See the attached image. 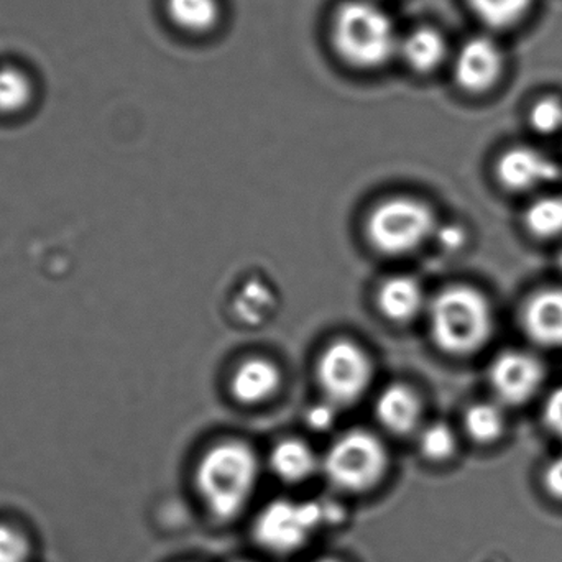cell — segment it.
Segmentation results:
<instances>
[{
    "instance_id": "4",
    "label": "cell",
    "mask_w": 562,
    "mask_h": 562,
    "mask_svg": "<svg viewBox=\"0 0 562 562\" xmlns=\"http://www.w3.org/2000/svg\"><path fill=\"white\" fill-rule=\"evenodd\" d=\"M389 452L375 435L353 429L337 438L324 456L323 469L340 491L366 492L389 471Z\"/></svg>"
},
{
    "instance_id": "11",
    "label": "cell",
    "mask_w": 562,
    "mask_h": 562,
    "mask_svg": "<svg viewBox=\"0 0 562 562\" xmlns=\"http://www.w3.org/2000/svg\"><path fill=\"white\" fill-rule=\"evenodd\" d=\"M521 329L535 346L562 349V288L538 290L525 301Z\"/></svg>"
},
{
    "instance_id": "12",
    "label": "cell",
    "mask_w": 562,
    "mask_h": 562,
    "mask_svg": "<svg viewBox=\"0 0 562 562\" xmlns=\"http://www.w3.org/2000/svg\"><path fill=\"white\" fill-rule=\"evenodd\" d=\"M375 413L383 428L393 435H408L418 428L422 403L409 386L393 383L380 393Z\"/></svg>"
},
{
    "instance_id": "22",
    "label": "cell",
    "mask_w": 562,
    "mask_h": 562,
    "mask_svg": "<svg viewBox=\"0 0 562 562\" xmlns=\"http://www.w3.org/2000/svg\"><path fill=\"white\" fill-rule=\"evenodd\" d=\"M419 449L423 456L432 462H446L454 458L458 451V436L446 423H431L419 432Z\"/></svg>"
},
{
    "instance_id": "28",
    "label": "cell",
    "mask_w": 562,
    "mask_h": 562,
    "mask_svg": "<svg viewBox=\"0 0 562 562\" xmlns=\"http://www.w3.org/2000/svg\"><path fill=\"white\" fill-rule=\"evenodd\" d=\"M334 415H336V413H334L333 403H321V405L313 406V408L307 412V425L316 429V431H324V429L333 425L334 418H336Z\"/></svg>"
},
{
    "instance_id": "3",
    "label": "cell",
    "mask_w": 562,
    "mask_h": 562,
    "mask_svg": "<svg viewBox=\"0 0 562 562\" xmlns=\"http://www.w3.org/2000/svg\"><path fill=\"white\" fill-rule=\"evenodd\" d=\"M330 36L340 58L356 68H379L398 52L400 38L392 19L372 0L340 3Z\"/></svg>"
},
{
    "instance_id": "19",
    "label": "cell",
    "mask_w": 562,
    "mask_h": 562,
    "mask_svg": "<svg viewBox=\"0 0 562 562\" xmlns=\"http://www.w3.org/2000/svg\"><path fill=\"white\" fill-rule=\"evenodd\" d=\"M537 0H468L469 9L492 30L514 29L527 19Z\"/></svg>"
},
{
    "instance_id": "17",
    "label": "cell",
    "mask_w": 562,
    "mask_h": 562,
    "mask_svg": "<svg viewBox=\"0 0 562 562\" xmlns=\"http://www.w3.org/2000/svg\"><path fill=\"white\" fill-rule=\"evenodd\" d=\"M464 431L475 445L491 446L501 441L507 431V416L498 402H479L464 415Z\"/></svg>"
},
{
    "instance_id": "6",
    "label": "cell",
    "mask_w": 562,
    "mask_h": 562,
    "mask_svg": "<svg viewBox=\"0 0 562 562\" xmlns=\"http://www.w3.org/2000/svg\"><path fill=\"white\" fill-rule=\"evenodd\" d=\"M329 507L316 502L276 501L267 505L254 525L256 540L273 553L300 550L329 517Z\"/></svg>"
},
{
    "instance_id": "7",
    "label": "cell",
    "mask_w": 562,
    "mask_h": 562,
    "mask_svg": "<svg viewBox=\"0 0 562 562\" xmlns=\"http://www.w3.org/2000/svg\"><path fill=\"white\" fill-rule=\"evenodd\" d=\"M372 373L366 350L350 340L330 344L317 362V379L333 405H349L359 400L369 389Z\"/></svg>"
},
{
    "instance_id": "25",
    "label": "cell",
    "mask_w": 562,
    "mask_h": 562,
    "mask_svg": "<svg viewBox=\"0 0 562 562\" xmlns=\"http://www.w3.org/2000/svg\"><path fill=\"white\" fill-rule=\"evenodd\" d=\"M540 487L551 504L562 508V451L544 464L540 474Z\"/></svg>"
},
{
    "instance_id": "2",
    "label": "cell",
    "mask_w": 562,
    "mask_h": 562,
    "mask_svg": "<svg viewBox=\"0 0 562 562\" xmlns=\"http://www.w3.org/2000/svg\"><path fill=\"white\" fill-rule=\"evenodd\" d=\"M432 340L449 356H472L487 346L495 329L491 301L477 288L454 284L445 288L429 304Z\"/></svg>"
},
{
    "instance_id": "5",
    "label": "cell",
    "mask_w": 562,
    "mask_h": 562,
    "mask_svg": "<svg viewBox=\"0 0 562 562\" xmlns=\"http://www.w3.org/2000/svg\"><path fill=\"white\" fill-rule=\"evenodd\" d=\"M431 207L413 198H393L376 206L367 221V237L385 256H405L435 236Z\"/></svg>"
},
{
    "instance_id": "14",
    "label": "cell",
    "mask_w": 562,
    "mask_h": 562,
    "mask_svg": "<svg viewBox=\"0 0 562 562\" xmlns=\"http://www.w3.org/2000/svg\"><path fill=\"white\" fill-rule=\"evenodd\" d=\"M376 304L383 316L395 323H405L418 316L425 306L422 284L413 277L396 276L383 281L376 293Z\"/></svg>"
},
{
    "instance_id": "21",
    "label": "cell",
    "mask_w": 562,
    "mask_h": 562,
    "mask_svg": "<svg viewBox=\"0 0 562 562\" xmlns=\"http://www.w3.org/2000/svg\"><path fill=\"white\" fill-rule=\"evenodd\" d=\"M167 12L180 29L206 33L220 22L217 0H167Z\"/></svg>"
},
{
    "instance_id": "26",
    "label": "cell",
    "mask_w": 562,
    "mask_h": 562,
    "mask_svg": "<svg viewBox=\"0 0 562 562\" xmlns=\"http://www.w3.org/2000/svg\"><path fill=\"white\" fill-rule=\"evenodd\" d=\"M544 428L562 442V386H558L547 396L541 409Z\"/></svg>"
},
{
    "instance_id": "15",
    "label": "cell",
    "mask_w": 562,
    "mask_h": 562,
    "mask_svg": "<svg viewBox=\"0 0 562 562\" xmlns=\"http://www.w3.org/2000/svg\"><path fill=\"white\" fill-rule=\"evenodd\" d=\"M398 52L413 71L431 72L448 56V43L438 30L419 26L400 40Z\"/></svg>"
},
{
    "instance_id": "18",
    "label": "cell",
    "mask_w": 562,
    "mask_h": 562,
    "mask_svg": "<svg viewBox=\"0 0 562 562\" xmlns=\"http://www.w3.org/2000/svg\"><path fill=\"white\" fill-rule=\"evenodd\" d=\"M528 234L540 240L562 236V194H544L528 204L524 213Z\"/></svg>"
},
{
    "instance_id": "10",
    "label": "cell",
    "mask_w": 562,
    "mask_h": 562,
    "mask_svg": "<svg viewBox=\"0 0 562 562\" xmlns=\"http://www.w3.org/2000/svg\"><path fill=\"white\" fill-rule=\"evenodd\" d=\"M504 52L491 36H472L462 43L454 58L456 82L471 94L491 91L504 75Z\"/></svg>"
},
{
    "instance_id": "29",
    "label": "cell",
    "mask_w": 562,
    "mask_h": 562,
    "mask_svg": "<svg viewBox=\"0 0 562 562\" xmlns=\"http://www.w3.org/2000/svg\"><path fill=\"white\" fill-rule=\"evenodd\" d=\"M313 562H339L337 560H330V558H321V560H316Z\"/></svg>"
},
{
    "instance_id": "13",
    "label": "cell",
    "mask_w": 562,
    "mask_h": 562,
    "mask_svg": "<svg viewBox=\"0 0 562 562\" xmlns=\"http://www.w3.org/2000/svg\"><path fill=\"white\" fill-rule=\"evenodd\" d=\"M280 383L281 373L276 363L267 359H249L234 373L231 390L240 403L254 405L276 395Z\"/></svg>"
},
{
    "instance_id": "30",
    "label": "cell",
    "mask_w": 562,
    "mask_h": 562,
    "mask_svg": "<svg viewBox=\"0 0 562 562\" xmlns=\"http://www.w3.org/2000/svg\"><path fill=\"white\" fill-rule=\"evenodd\" d=\"M558 263H560V270L562 272V249H561V252H560V257H558Z\"/></svg>"
},
{
    "instance_id": "20",
    "label": "cell",
    "mask_w": 562,
    "mask_h": 562,
    "mask_svg": "<svg viewBox=\"0 0 562 562\" xmlns=\"http://www.w3.org/2000/svg\"><path fill=\"white\" fill-rule=\"evenodd\" d=\"M35 98V85L25 69L0 66V114L15 115L25 111Z\"/></svg>"
},
{
    "instance_id": "23",
    "label": "cell",
    "mask_w": 562,
    "mask_h": 562,
    "mask_svg": "<svg viewBox=\"0 0 562 562\" xmlns=\"http://www.w3.org/2000/svg\"><path fill=\"white\" fill-rule=\"evenodd\" d=\"M530 127L540 135H557L562 132V98L543 95L528 112Z\"/></svg>"
},
{
    "instance_id": "27",
    "label": "cell",
    "mask_w": 562,
    "mask_h": 562,
    "mask_svg": "<svg viewBox=\"0 0 562 562\" xmlns=\"http://www.w3.org/2000/svg\"><path fill=\"white\" fill-rule=\"evenodd\" d=\"M435 236L439 246L449 252H459L468 243V233L458 224H445V226L436 227Z\"/></svg>"
},
{
    "instance_id": "16",
    "label": "cell",
    "mask_w": 562,
    "mask_h": 562,
    "mask_svg": "<svg viewBox=\"0 0 562 562\" xmlns=\"http://www.w3.org/2000/svg\"><path fill=\"white\" fill-rule=\"evenodd\" d=\"M270 468L281 481L300 484L316 472L317 459L301 439H283L270 454Z\"/></svg>"
},
{
    "instance_id": "24",
    "label": "cell",
    "mask_w": 562,
    "mask_h": 562,
    "mask_svg": "<svg viewBox=\"0 0 562 562\" xmlns=\"http://www.w3.org/2000/svg\"><path fill=\"white\" fill-rule=\"evenodd\" d=\"M30 541L12 525L0 524V562H29Z\"/></svg>"
},
{
    "instance_id": "9",
    "label": "cell",
    "mask_w": 562,
    "mask_h": 562,
    "mask_svg": "<svg viewBox=\"0 0 562 562\" xmlns=\"http://www.w3.org/2000/svg\"><path fill=\"white\" fill-rule=\"evenodd\" d=\"M560 164L540 148L517 145L507 148L495 164V177L510 193H531L560 181Z\"/></svg>"
},
{
    "instance_id": "31",
    "label": "cell",
    "mask_w": 562,
    "mask_h": 562,
    "mask_svg": "<svg viewBox=\"0 0 562 562\" xmlns=\"http://www.w3.org/2000/svg\"><path fill=\"white\" fill-rule=\"evenodd\" d=\"M237 562H252V561H237Z\"/></svg>"
},
{
    "instance_id": "8",
    "label": "cell",
    "mask_w": 562,
    "mask_h": 562,
    "mask_svg": "<svg viewBox=\"0 0 562 562\" xmlns=\"http://www.w3.org/2000/svg\"><path fill=\"white\" fill-rule=\"evenodd\" d=\"M544 380L543 362L528 350H505L488 369V382L501 405H527L541 392Z\"/></svg>"
},
{
    "instance_id": "1",
    "label": "cell",
    "mask_w": 562,
    "mask_h": 562,
    "mask_svg": "<svg viewBox=\"0 0 562 562\" xmlns=\"http://www.w3.org/2000/svg\"><path fill=\"white\" fill-rule=\"evenodd\" d=\"M259 459L246 442L213 446L196 469V487L207 512L217 520L243 514L259 482Z\"/></svg>"
}]
</instances>
